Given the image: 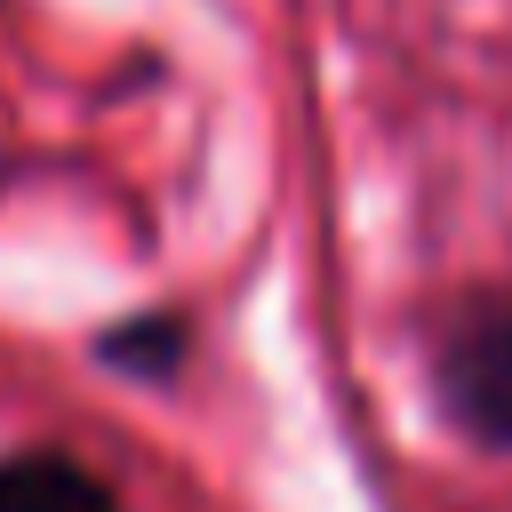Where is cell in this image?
<instances>
[{
	"mask_svg": "<svg viewBox=\"0 0 512 512\" xmlns=\"http://www.w3.org/2000/svg\"><path fill=\"white\" fill-rule=\"evenodd\" d=\"M0 512H112V488L72 456L32 448L0 464Z\"/></svg>",
	"mask_w": 512,
	"mask_h": 512,
	"instance_id": "2",
	"label": "cell"
},
{
	"mask_svg": "<svg viewBox=\"0 0 512 512\" xmlns=\"http://www.w3.org/2000/svg\"><path fill=\"white\" fill-rule=\"evenodd\" d=\"M440 384L464 432L512 448V296H480L456 312L440 344Z\"/></svg>",
	"mask_w": 512,
	"mask_h": 512,
	"instance_id": "1",
	"label": "cell"
}]
</instances>
